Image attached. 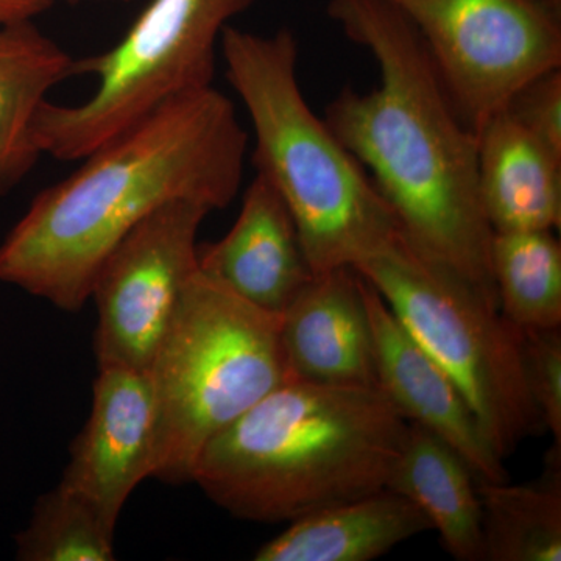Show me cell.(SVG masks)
<instances>
[{
    "label": "cell",
    "mask_w": 561,
    "mask_h": 561,
    "mask_svg": "<svg viewBox=\"0 0 561 561\" xmlns=\"http://www.w3.org/2000/svg\"><path fill=\"white\" fill-rule=\"evenodd\" d=\"M249 133L216 88L162 103L41 191L0 243V283L79 312L103 261L179 198L224 209L241 191Z\"/></svg>",
    "instance_id": "obj_1"
},
{
    "label": "cell",
    "mask_w": 561,
    "mask_h": 561,
    "mask_svg": "<svg viewBox=\"0 0 561 561\" xmlns=\"http://www.w3.org/2000/svg\"><path fill=\"white\" fill-rule=\"evenodd\" d=\"M328 14L370 51L379 84L370 92L345 88L324 121L370 171L405 241L497 305L478 135L460 116L426 44L383 0H330Z\"/></svg>",
    "instance_id": "obj_2"
},
{
    "label": "cell",
    "mask_w": 561,
    "mask_h": 561,
    "mask_svg": "<svg viewBox=\"0 0 561 561\" xmlns=\"http://www.w3.org/2000/svg\"><path fill=\"white\" fill-rule=\"evenodd\" d=\"M408 431L381 389L290 379L205 446L192 483L236 518L291 523L387 490Z\"/></svg>",
    "instance_id": "obj_3"
},
{
    "label": "cell",
    "mask_w": 561,
    "mask_h": 561,
    "mask_svg": "<svg viewBox=\"0 0 561 561\" xmlns=\"http://www.w3.org/2000/svg\"><path fill=\"white\" fill-rule=\"evenodd\" d=\"M220 54L254 135L256 173L289 208L313 275L354 267L401 231L389 203L298 81V41L228 25Z\"/></svg>",
    "instance_id": "obj_4"
},
{
    "label": "cell",
    "mask_w": 561,
    "mask_h": 561,
    "mask_svg": "<svg viewBox=\"0 0 561 561\" xmlns=\"http://www.w3.org/2000/svg\"><path fill=\"white\" fill-rule=\"evenodd\" d=\"M146 373L157 413L151 478L190 483L205 446L290 381L279 313L251 305L197 271Z\"/></svg>",
    "instance_id": "obj_5"
},
{
    "label": "cell",
    "mask_w": 561,
    "mask_h": 561,
    "mask_svg": "<svg viewBox=\"0 0 561 561\" xmlns=\"http://www.w3.org/2000/svg\"><path fill=\"white\" fill-rule=\"evenodd\" d=\"M353 268L448 373L502 460L545 430L524 376L522 332L500 306L421 256L401 231Z\"/></svg>",
    "instance_id": "obj_6"
},
{
    "label": "cell",
    "mask_w": 561,
    "mask_h": 561,
    "mask_svg": "<svg viewBox=\"0 0 561 561\" xmlns=\"http://www.w3.org/2000/svg\"><path fill=\"white\" fill-rule=\"evenodd\" d=\"M254 0H150L124 38L73 58L70 79L95 90L77 105L47 101L33 125L41 153L80 161L162 103L214 87L221 33Z\"/></svg>",
    "instance_id": "obj_7"
},
{
    "label": "cell",
    "mask_w": 561,
    "mask_h": 561,
    "mask_svg": "<svg viewBox=\"0 0 561 561\" xmlns=\"http://www.w3.org/2000/svg\"><path fill=\"white\" fill-rule=\"evenodd\" d=\"M383 2L419 32L476 135L529 81L561 66V20L534 0Z\"/></svg>",
    "instance_id": "obj_8"
},
{
    "label": "cell",
    "mask_w": 561,
    "mask_h": 561,
    "mask_svg": "<svg viewBox=\"0 0 561 561\" xmlns=\"http://www.w3.org/2000/svg\"><path fill=\"white\" fill-rule=\"evenodd\" d=\"M210 213L190 198L165 203L111 250L91 290L99 368L147 371L198 271V230Z\"/></svg>",
    "instance_id": "obj_9"
},
{
    "label": "cell",
    "mask_w": 561,
    "mask_h": 561,
    "mask_svg": "<svg viewBox=\"0 0 561 561\" xmlns=\"http://www.w3.org/2000/svg\"><path fill=\"white\" fill-rule=\"evenodd\" d=\"M157 413L146 371L99 368L90 416L70 445L61 486L117 526L139 483L153 476Z\"/></svg>",
    "instance_id": "obj_10"
},
{
    "label": "cell",
    "mask_w": 561,
    "mask_h": 561,
    "mask_svg": "<svg viewBox=\"0 0 561 561\" xmlns=\"http://www.w3.org/2000/svg\"><path fill=\"white\" fill-rule=\"evenodd\" d=\"M370 317L379 389L409 423L440 437L459 454L478 483L508 481L504 460L486 440L459 387L413 341L381 295L362 278Z\"/></svg>",
    "instance_id": "obj_11"
},
{
    "label": "cell",
    "mask_w": 561,
    "mask_h": 561,
    "mask_svg": "<svg viewBox=\"0 0 561 561\" xmlns=\"http://www.w3.org/2000/svg\"><path fill=\"white\" fill-rule=\"evenodd\" d=\"M353 267L317 273L279 313L294 381L379 389L370 317Z\"/></svg>",
    "instance_id": "obj_12"
},
{
    "label": "cell",
    "mask_w": 561,
    "mask_h": 561,
    "mask_svg": "<svg viewBox=\"0 0 561 561\" xmlns=\"http://www.w3.org/2000/svg\"><path fill=\"white\" fill-rule=\"evenodd\" d=\"M198 271L243 300L280 313L311 280L297 225L275 187L256 173L231 230L198 245Z\"/></svg>",
    "instance_id": "obj_13"
},
{
    "label": "cell",
    "mask_w": 561,
    "mask_h": 561,
    "mask_svg": "<svg viewBox=\"0 0 561 561\" xmlns=\"http://www.w3.org/2000/svg\"><path fill=\"white\" fill-rule=\"evenodd\" d=\"M478 179L493 232L559 230L561 158L501 111L478 131Z\"/></svg>",
    "instance_id": "obj_14"
},
{
    "label": "cell",
    "mask_w": 561,
    "mask_h": 561,
    "mask_svg": "<svg viewBox=\"0 0 561 561\" xmlns=\"http://www.w3.org/2000/svg\"><path fill=\"white\" fill-rule=\"evenodd\" d=\"M427 530L431 522L413 502L381 490L295 519L254 560L370 561Z\"/></svg>",
    "instance_id": "obj_15"
},
{
    "label": "cell",
    "mask_w": 561,
    "mask_h": 561,
    "mask_svg": "<svg viewBox=\"0 0 561 561\" xmlns=\"http://www.w3.org/2000/svg\"><path fill=\"white\" fill-rule=\"evenodd\" d=\"M72 62L35 21L0 27V198L43 157L33 125L50 91L70 79Z\"/></svg>",
    "instance_id": "obj_16"
},
{
    "label": "cell",
    "mask_w": 561,
    "mask_h": 561,
    "mask_svg": "<svg viewBox=\"0 0 561 561\" xmlns=\"http://www.w3.org/2000/svg\"><path fill=\"white\" fill-rule=\"evenodd\" d=\"M387 490L408 497L459 561L483 560L482 504L478 482L448 443L409 423Z\"/></svg>",
    "instance_id": "obj_17"
},
{
    "label": "cell",
    "mask_w": 561,
    "mask_h": 561,
    "mask_svg": "<svg viewBox=\"0 0 561 561\" xmlns=\"http://www.w3.org/2000/svg\"><path fill=\"white\" fill-rule=\"evenodd\" d=\"M545 479L530 485L478 483L483 560H561L560 456L551 454Z\"/></svg>",
    "instance_id": "obj_18"
},
{
    "label": "cell",
    "mask_w": 561,
    "mask_h": 561,
    "mask_svg": "<svg viewBox=\"0 0 561 561\" xmlns=\"http://www.w3.org/2000/svg\"><path fill=\"white\" fill-rule=\"evenodd\" d=\"M490 267L500 311L518 330L561 327V245L553 231L493 232Z\"/></svg>",
    "instance_id": "obj_19"
},
{
    "label": "cell",
    "mask_w": 561,
    "mask_h": 561,
    "mask_svg": "<svg viewBox=\"0 0 561 561\" xmlns=\"http://www.w3.org/2000/svg\"><path fill=\"white\" fill-rule=\"evenodd\" d=\"M117 526L90 501L58 483L41 494L14 537L20 561H113Z\"/></svg>",
    "instance_id": "obj_20"
},
{
    "label": "cell",
    "mask_w": 561,
    "mask_h": 561,
    "mask_svg": "<svg viewBox=\"0 0 561 561\" xmlns=\"http://www.w3.org/2000/svg\"><path fill=\"white\" fill-rule=\"evenodd\" d=\"M524 376L542 426L552 434L553 451L561 446V332L552 330H519Z\"/></svg>",
    "instance_id": "obj_21"
},
{
    "label": "cell",
    "mask_w": 561,
    "mask_h": 561,
    "mask_svg": "<svg viewBox=\"0 0 561 561\" xmlns=\"http://www.w3.org/2000/svg\"><path fill=\"white\" fill-rule=\"evenodd\" d=\"M512 119L561 158V70H548L513 95L505 110Z\"/></svg>",
    "instance_id": "obj_22"
},
{
    "label": "cell",
    "mask_w": 561,
    "mask_h": 561,
    "mask_svg": "<svg viewBox=\"0 0 561 561\" xmlns=\"http://www.w3.org/2000/svg\"><path fill=\"white\" fill-rule=\"evenodd\" d=\"M55 0H0V27L35 21L54 5Z\"/></svg>",
    "instance_id": "obj_23"
},
{
    "label": "cell",
    "mask_w": 561,
    "mask_h": 561,
    "mask_svg": "<svg viewBox=\"0 0 561 561\" xmlns=\"http://www.w3.org/2000/svg\"><path fill=\"white\" fill-rule=\"evenodd\" d=\"M73 2H131V0H73Z\"/></svg>",
    "instance_id": "obj_24"
}]
</instances>
